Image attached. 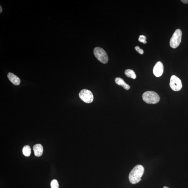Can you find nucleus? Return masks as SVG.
Segmentation results:
<instances>
[{"mask_svg": "<svg viewBox=\"0 0 188 188\" xmlns=\"http://www.w3.org/2000/svg\"><path fill=\"white\" fill-rule=\"evenodd\" d=\"M144 168L143 165H138L135 166L129 173V178L131 184H136L141 180V177L144 172Z\"/></svg>", "mask_w": 188, "mask_h": 188, "instance_id": "1", "label": "nucleus"}, {"mask_svg": "<svg viewBox=\"0 0 188 188\" xmlns=\"http://www.w3.org/2000/svg\"><path fill=\"white\" fill-rule=\"evenodd\" d=\"M143 99L144 101L149 104H156L160 100L158 94L153 91H147L144 93Z\"/></svg>", "mask_w": 188, "mask_h": 188, "instance_id": "2", "label": "nucleus"}, {"mask_svg": "<svg viewBox=\"0 0 188 188\" xmlns=\"http://www.w3.org/2000/svg\"><path fill=\"white\" fill-rule=\"evenodd\" d=\"M94 53L96 59L101 63L106 64L108 62V56L103 49L100 47H96L94 49Z\"/></svg>", "mask_w": 188, "mask_h": 188, "instance_id": "3", "label": "nucleus"}, {"mask_svg": "<svg viewBox=\"0 0 188 188\" xmlns=\"http://www.w3.org/2000/svg\"><path fill=\"white\" fill-rule=\"evenodd\" d=\"M182 36L181 30L180 29L175 30L170 42V45L172 48L176 49L180 45L181 42Z\"/></svg>", "mask_w": 188, "mask_h": 188, "instance_id": "4", "label": "nucleus"}, {"mask_svg": "<svg viewBox=\"0 0 188 188\" xmlns=\"http://www.w3.org/2000/svg\"><path fill=\"white\" fill-rule=\"evenodd\" d=\"M79 97L83 101L87 103H90L94 100V96L91 91L83 89L79 94Z\"/></svg>", "mask_w": 188, "mask_h": 188, "instance_id": "5", "label": "nucleus"}, {"mask_svg": "<svg viewBox=\"0 0 188 188\" xmlns=\"http://www.w3.org/2000/svg\"><path fill=\"white\" fill-rule=\"evenodd\" d=\"M170 86L173 90L176 91H180L182 87L181 81L177 77L173 75L170 78Z\"/></svg>", "mask_w": 188, "mask_h": 188, "instance_id": "6", "label": "nucleus"}, {"mask_svg": "<svg viewBox=\"0 0 188 188\" xmlns=\"http://www.w3.org/2000/svg\"><path fill=\"white\" fill-rule=\"evenodd\" d=\"M164 67L161 62H158L155 65L153 69V73L156 77H159L163 73Z\"/></svg>", "mask_w": 188, "mask_h": 188, "instance_id": "7", "label": "nucleus"}, {"mask_svg": "<svg viewBox=\"0 0 188 188\" xmlns=\"http://www.w3.org/2000/svg\"><path fill=\"white\" fill-rule=\"evenodd\" d=\"M33 149L34 152L35 156L37 157L41 156L43 153V148L41 144H37L35 145Z\"/></svg>", "mask_w": 188, "mask_h": 188, "instance_id": "8", "label": "nucleus"}, {"mask_svg": "<svg viewBox=\"0 0 188 188\" xmlns=\"http://www.w3.org/2000/svg\"><path fill=\"white\" fill-rule=\"evenodd\" d=\"M8 77L9 80L14 85H19L20 83V78L12 73H8Z\"/></svg>", "mask_w": 188, "mask_h": 188, "instance_id": "9", "label": "nucleus"}, {"mask_svg": "<svg viewBox=\"0 0 188 188\" xmlns=\"http://www.w3.org/2000/svg\"><path fill=\"white\" fill-rule=\"evenodd\" d=\"M115 82L118 85L123 87L126 90H129L130 88V86L124 81V80L120 77H117L115 79Z\"/></svg>", "mask_w": 188, "mask_h": 188, "instance_id": "10", "label": "nucleus"}, {"mask_svg": "<svg viewBox=\"0 0 188 188\" xmlns=\"http://www.w3.org/2000/svg\"><path fill=\"white\" fill-rule=\"evenodd\" d=\"M125 74L127 77L135 79L136 78V75L134 71L130 69H127L125 71Z\"/></svg>", "mask_w": 188, "mask_h": 188, "instance_id": "11", "label": "nucleus"}, {"mask_svg": "<svg viewBox=\"0 0 188 188\" xmlns=\"http://www.w3.org/2000/svg\"><path fill=\"white\" fill-rule=\"evenodd\" d=\"M23 154L26 156H30L31 153L30 147L28 145H25L24 146L23 149Z\"/></svg>", "mask_w": 188, "mask_h": 188, "instance_id": "12", "label": "nucleus"}, {"mask_svg": "<svg viewBox=\"0 0 188 188\" xmlns=\"http://www.w3.org/2000/svg\"><path fill=\"white\" fill-rule=\"evenodd\" d=\"M51 188H59V185L57 180H54L51 182Z\"/></svg>", "mask_w": 188, "mask_h": 188, "instance_id": "13", "label": "nucleus"}, {"mask_svg": "<svg viewBox=\"0 0 188 188\" xmlns=\"http://www.w3.org/2000/svg\"><path fill=\"white\" fill-rule=\"evenodd\" d=\"M135 49L138 53L140 54H143L144 53V51L143 49H140V47L138 46H136L135 47Z\"/></svg>", "mask_w": 188, "mask_h": 188, "instance_id": "14", "label": "nucleus"}, {"mask_svg": "<svg viewBox=\"0 0 188 188\" xmlns=\"http://www.w3.org/2000/svg\"><path fill=\"white\" fill-rule=\"evenodd\" d=\"M139 38V39H143V40H146V36L143 35L140 36Z\"/></svg>", "mask_w": 188, "mask_h": 188, "instance_id": "15", "label": "nucleus"}, {"mask_svg": "<svg viewBox=\"0 0 188 188\" xmlns=\"http://www.w3.org/2000/svg\"><path fill=\"white\" fill-rule=\"evenodd\" d=\"M138 40L140 42L143 43L144 44H146L147 43V42L146 41V40L140 39L139 38Z\"/></svg>", "mask_w": 188, "mask_h": 188, "instance_id": "16", "label": "nucleus"}, {"mask_svg": "<svg viewBox=\"0 0 188 188\" xmlns=\"http://www.w3.org/2000/svg\"><path fill=\"white\" fill-rule=\"evenodd\" d=\"M181 1L184 4H187L188 3V0H182Z\"/></svg>", "mask_w": 188, "mask_h": 188, "instance_id": "17", "label": "nucleus"}, {"mask_svg": "<svg viewBox=\"0 0 188 188\" xmlns=\"http://www.w3.org/2000/svg\"><path fill=\"white\" fill-rule=\"evenodd\" d=\"M1 7V8H1V11H0V13H1V12H2V9L1 7H1Z\"/></svg>", "mask_w": 188, "mask_h": 188, "instance_id": "18", "label": "nucleus"}, {"mask_svg": "<svg viewBox=\"0 0 188 188\" xmlns=\"http://www.w3.org/2000/svg\"><path fill=\"white\" fill-rule=\"evenodd\" d=\"M163 188H169L168 187H164Z\"/></svg>", "mask_w": 188, "mask_h": 188, "instance_id": "19", "label": "nucleus"}]
</instances>
